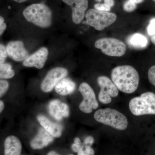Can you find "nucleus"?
<instances>
[{"instance_id":"1","label":"nucleus","mask_w":155,"mask_h":155,"mask_svg":"<svg viewBox=\"0 0 155 155\" xmlns=\"http://www.w3.org/2000/svg\"><path fill=\"white\" fill-rule=\"evenodd\" d=\"M111 78L119 90L125 93L135 92L139 84V75L135 68L129 65L118 66L111 72Z\"/></svg>"},{"instance_id":"2","label":"nucleus","mask_w":155,"mask_h":155,"mask_svg":"<svg viewBox=\"0 0 155 155\" xmlns=\"http://www.w3.org/2000/svg\"><path fill=\"white\" fill-rule=\"evenodd\" d=\"M23 15L28 22L42 28L51 25L52 14L49 7L43 3L34 4L23 11Z\"/></svg>"},{"instance_id":"3","label":"nucleus","mask_w":155,"mask_h":155,"mask_svg":"<svg viewBox=\"0 0 155 155\" xmlns=\"http://www.w3.org/2000/svg\"><path fill=\"white\" fill-rule=\"evenodd\" d=\"M94 118L98 122L118 130H125L128 125L127 119L124 115L111 108L99 110L95 113Z\"/></svg>"},{"instance_id":"4","label":"nucleus","mask_w":155,"mask_h":155,"mask_svg":"<svg viewBox=\"0 0 155 155\" xmlns=\"http://www.w3.org/2000/svg\"><path fill=\"white\" fill-rule=\"evenodd\" d=\"M129 107L134 116L155 115V94L147 92L133 98L129 102Z\"/></svg>"},{"instance_id":"5","label":"nucleus","mask_w":155,"mask_h":155,"mask_svg":"<svg viewBox=\"0 0 155 155\" xmlns=\"http://www.w3.org/2000/svg\"><path fill=\"white\" fill-rule=\"evenodd\" d=\"M85 17L87 24L98 31L104 30L113 24L117 19L114 13L95 9H89L85 14Z\"/></svg>"},{"instance_id":"6","label":"nucleus","mask_w":155,"mask_h":155,"mask_svg":"<svg viewBox=\"0 0 155 155\" xmlns=\"http://www.w3.org/2000/svg\"><path fill=\"white\" fill-rule=\"evenodd\" d=\"M94 45L104 54L110 57H122L127 50L126 45L123 41L113 38L100 39L95 42Z\"/></svg>"},{"instance_id":"7","label":"nucleus","mask_w":155,"mask_h":155,"mask_svg":"<svg viewBox=\"0 0 155 155\" xmlns=\"http://www.w3.org/2000/svg\"><path fill=\"white\" fill-rule=\"evenodd\" d=\"M97 81L98 84L101 87V91L98 94L99 100L102 104H110L112 101L111 97L118 96L119 89L107 76H99Z\"/></svg>"},{"instance_id":"8","label":"nucleus","mask_w":155,"mask_h":155,"mask_svg":"<svg viewBox=\"0 0 155 155\" xmlns=\"http://www.w3.org/2000/svg\"><path fill=\"white\" fill-rule=\"evenodd\" d=\"M79 91L83 97V101L79 105L81 110L86 114H90L93 109H96L98 107L94 92L88 84L81 83L79 87Z\"/></svg>"},{"instance_id":"9","label":"nucleus","mask_w":155,"mask_h":155,"mask_svg":"<svg viewBox=\"0 0 155 155\" xmlns=\"http://www.w3.org/2000/svg\"><path fill=\"white\" fill-rule=\"evenodd\" d=\"M68 71L62 67H56L50 70L43 80L41 90L45 92L51 91L58 82L67 76Z\"/></svg>"},{"instance_id":"10","label":"nucleus","mask_w":155,"mask_h":155,"mask_svg":"<svg viewBox=\"0 0 155 155\" xmlns=\"http://www.w3.org/2000/svg\"><path fill=\"white\" fill-rule=\"evenodd\" d=\"M71 7L73 22L78 24L85 16V11L88 7V0H62Z\"/></svg>"},{"instance_id":"11","label":"nucleus","mask_w":155,"mask_h":155,"mask_svg":"<svg viewBox=\"0 0 155 155\" xmlns=\"http://www.w3.org/2000/svg\"><path fill=\"white\" fill-rule=\"evenodd\" d=\"M48 51L46 48H41L32 54L28 56L23 62L26 67H35L38 69L42 68L48 59Z\"/></svg>"},{"instance_id":"12","label":"nucleus","mask_w":155,"mask_h":155,"mask_svg":"<svg viewBox=\"0 0 155 155\" xmlns=\"http://www.w3.org/2000/svg\"><path fill=\"white\" fill-rule=\"evenodd\" d=\"M8 54L16 61H24L28 57V53L23 42L19 41L10 42L6 46Z\"/></svg>"},{"instance_id":"13","label":"nucleus","mask_w":155,"mask_h":155,"mask_svg":"<svg viewBox=\"0 0 155 155\" xmlns=\"http://www.w3.org/2000/svg\"><path fill=\"white\" fill-rule=\"evenodd\" d=\"M48 111L50 115L58 121H61L64 117H68L69 114L68 105L58 100H53L50 102Z\"/></svg>"},{"instance_id":"14","label":"nucleus","mask_w":155,"mask_h":155,"mask_svg":"<svg viewBox=\"0 0 155 155\" xmlns=\"http://www.w3.org/2000/svg\"><path fill=\"white\" fill-rule=\"evenodd\" d=\"M53 137L44 128L41 127L36 136L31 141V147L33 150L41 149L52 142Z\"/></svg>"},{"instance_id":"15","label":"nucleus","mask_w":155,"mask_h":155,"mask_svg":"<svg viewBox=\"0 0 155 155\" xmlns=\"http://www.w3.org/2000/svg\"><path fill=\"white\" fill-rule=\"evenodd\" d=\"M37 119L45 130L54 137H59L61 136L63 130V127L61 125L51 122L45 116L42 115L38 116Z\"/></svg>"},{"instance_id":"16","label":"nucleus","mask_w":155,"mask_h":155,"mask_svg":"<svg viewBox=\"0 0 155 155\" xmlns=\"http://www.w3.org/2000/svg\"><path fill=\"white\" fill-rule=\"evenodd\" d=\"M22 151V145L19 139L14 136L8 137L5 142V154L20 155Z\"/></svg>"},{"instance_id":"17","label":"nucleus","mask_w":155,"mask_h":155,"mask_svg":"<svg viewBox=\"0 0 155 155\" xmlns=\"http://www.w3.org/2000/svg\"><path fill=\"white\" fill-rule=\"evenodd\" d=\"M75 84L69 78L61 79L55 87V90L57 93L61 95H67L71 94L75 89Z\"/></svg>"},{"instance_id":"18","label":"nucleus","mask_w":155,"mask_h":155,"mask_svg":"<svg viewBox=\"0 0 155 155\" xmlns=\"http://www.w3.org/2000/svg\"><path fill=\"white\" fill-rule=\"evenodd\" d=\"M127 41L129 45L135 48H144L148 44V40L146 37L138 33L134 34L129 36Z\"/></svg>"},{"instance_id":"19","label":"nucleus","mask_w":155,"mask_h":155,"mask_svg":"<svg viewBox=\"0 0 155 155\" xmlns=\"http://www.w3.org/2000/svg\"><path fill=\"white\" fill-rule=\"evenodd\" d=\"M15 75V72L12 69V66L9 64H0V78L4 79L12 78Z\"/></svg>"},{"instance_id":"20","label":"nucleus","mask_w":155,"mask_h":155,"mask_svg":"<svg viewBox=\"0 0 155 155\" xmlns=\"http://www.w3.org/2000/svg\"><path fill=\"white\" fill-rule=\"evenodd\" d=\"M77 153L78 155H93L94 154V151L90 146L82 143L80 150Z\"/></svg>"},{"instance_id":"21","label":"nucleus","mask_w":155,"mask_h":155,"mask_svg":"<svg viewBox=\"0 0 155 155\" xmlns=\"http://www.w3.org/2000/svg\"><path fill=\"white\" fill-rule=\"evenodd\" d=\"M137 5L131 0H127L123 5V9L127 12H133L136 9Z\"/></svg>"},{"instance_id":"22","label":"nucleus","mask_w":155,"mask_h":155,"mask_svg":"<svg viewBox=\"0 0 155 155\" xmlns=\"http://www.w3.org/2000/svg\"><path fill=\"white\" fill-rule=\"evenodd\" d=\"M7 48L3 45H0V64H3L8 57Z\"/></svg>"},{"instance_id":"23","label":"nucleus","mask_w":155,"mask_h":155,"mask_svg":"<svg viewBox=\"0 0 155 155\" xmlns=\"http://www.w3.org/2000/svg\"><path fill=\"white\" fill-rule=\"evenodd\" d=\"M9 83L5 80L0 81V96L2 97L8 91Z\"/></svg>"},{"instance_id":"24","label":"nucleus","mask_w":155,"mask_h":155,"mask_svg":"<svg viewBox=\"0 0 155 155\" xmlns=\"http://www.w3.org/2000/svg\"><path fill=\"white\" fill-rule=\"evenodd\" d=\"M148 77L150 82L155 86V65L149 69Z\"/></svg>"},{"instance_id":"25","label":"nucleus","mask_w":155,"mask_h":155,"mask_svg":"<svg viewBox=\"0 0 155 155\" xmlns=\"http://www.w3.org/2000/svg\"><path fill=\"white\" fill-rule=\"evenodd\" d=\"M147 33L149 35L152 36L155 35V18H153L150 20V23L147 28Z\"/></svg>"},{"instance_id":"26","label":"nucleus","mask_w":155,"mask_h":155,"mask_svg":"<svg viewBox=\"0 0 155 155\" xmlns=\"http://www.w3.org/2000/svg\"><path fill=\"white\" fill-rule=\"evenodd\" d=\"M94 8L99 11H110L111 10V7L108 5L104 4H95L94 6Z\"/></svg>"},{"instance_id":"27","label":"nucleus","mask_w":155,"mask_h":155,"mask_svg":"<svg viewBox=\"0 0 155 155\" xmlns=\"http://www.w3.org/2000/svg\"><path fill=\"white\" fill-rule=\"evenodd\" d=\"M5 20L4 18L2 16L0 17V35H2L5 30L7 25L6 23L4 22Z\"/></svg>"},{"instance_id":"28","label":"nucleus","mask_w":155,"mask_h":155,"mask_svg":"<svg viewBox=\"0 0 155 155\" xmlns=\"http://www.w3.org/2000/svg\"><path fill=\"white\" fill-rule=\"evenodd\" d=\"M94 142V139L91 136H88L87 137L84 141L83 144L86 145L90 146L93 144Z\"/></svg>"},{"instance_id":"29","label":"nucleus","mask_w":155,"mask_h":155,"mask_svg":"<svg viewBox=\"0 0 155 155\" xmlns=\"http://www.w3.org/2000/svg\"><path fill=\"white\" fill-rule=\"evenodd\" d=\"M82 144V143H81V144H77L74 143L73 144H72V146H71L72 150H73L74 152L78 153L79 150H80L81 148Z\"/></svg>"},{"instance_id":"30","label":"nucleus","mask_w":155,"mask_h":155,"mask_svg":"<svg viewBox=\"0 0 155 155\" xmlns=\"http://www.w3.org/2000/svg\"><path fill=\"white\" fill-rule=\"evenodd\" d=\"M104 4L110 7H113L115 4L114 0H104Z\"/></svg>"},{"instance_id":"31","label":"nucleus","mask_w":155,"mask_h":155,"mask_svg":"<svg viewBox=\"0 0 155 155\" xmlns=\"http://www.w3.org/2000/svg\"><path fill=\"white\" fill-rule=\"evenodd\" d=\"M4 108V104L2 101H0V112H1L2 111L3 109Z\"/></svg>"},{"instance_id":"32","label":"nucleus","mask_w":155,"mask_h":155,"mask_svg":"<svg viewBox=\"0 0 155 155\" xmlns=\"http://www.w3.org/2000/svg\"><path fill=\"white\" fill-rule=\"evenodd\" d=\"M131 1L135 4H138L143 2L144 0H131Z\"/></svg>"},{"instance_id":"33","label":"nucleus","mask_w":155,"mask_h":155,"mask_svg":"<svg viewBox=\"0 0 155 155\" xmlns=\"http://www.w3.org/2000/svg\"><path fill=\"white\" fill-rule=\"evenodd\" d=\"M14 2L18 3H22L26 2L27 0H13Z\"/></svg>"},{"instance_id":"34","label":"nucleus","mask_w":155,"mask_h":155,"mask_svg":"<svg viewBox=\"0 0 155 155\" xmlns=\"http://www.w3.org/2000/svg\"><path fill=\"white\" fill-rule=\"evenodd\" d=\"M48 155H58V153L55 152V151H52L50 152L49 153H48Z\"/></svg>"},{"instance_id":"35","label":"nucleus","mask_w":155,"mask_h":155,"mask_svg":"<svg viewBox=\"0 0 155 155\" xmlns=\"http://www.w3.org/2000/svg\"><path fill=\"white\" fill-rule=\"evenodd\" d=\"M151 40L153 43L155 45V35H154V36H153L151 38Z\"/></svg>"},{"instance_id":"36","label":"nucleus","mask_w":155,"mask_h":155,"mask_svg":"<svg viewBox=\"0 0 155 155\" xmlns=\"http://www.w3.org/2000/svg\"><path fill=\"white\" fill-rule=\"evenodd\" d=\"M96 1H97V2H101L102 0H95Z\"/></svg>"},{"instance_id":"37","label":"nucleus","mask_w":155,"mask_h":155,"mask_svg":"<svg viewBox=\"0 0 155 155\" xmlns=\"http://www.w3.org/2000/svg\"><path fill=\"white\" fill-rule=\"evenodd\" d=\"M153 1L154 2H155V0H153Z\"/></svg>"}]
</instances>
